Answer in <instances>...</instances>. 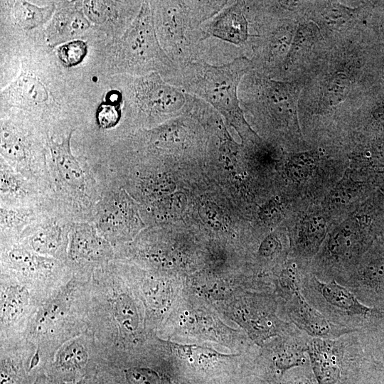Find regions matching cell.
Returning <instances> with one entry per match:
<instances>
[{
  "mask_svg": "<svg viewBox=\"0 0 384 384\" xmlns=\"http://www.w3.org/2000/svg\"><path fill=\"white\" fill-rule=\"evenodd\" d=\"M38 373L33 345L21 336L1 338L0 384H33Z\"/></svg>",
  "mask_w": 384,
  "mask_h": 384,
  "instance_id": "4fadbf2b",
  "label": "cell"
},
{
  "mask_svg": "<svg viewBox=\"0 0 384 384\" xmlns=\"http://www.w3.org/2000/svg\"><path fill=\"white\" fill-rule=\"evenodd\" d=\"M207 39L240 48L249 37L245 1H233L203 26Z\"/></svg>",
  "mask_w": 384,
  "mask_h": 384,
  "instance_id": "5bb4252c",
  "label": "cell"
},
{
  "mask_svg": "<svg viewBox=\"0 0 384 384\" xmlns=\"http://www.w3.org/2000/svg\"><path fill=\"white\" fill-rule=\"evenodd\" d=\"M316 159L311 153H301L291 157L287 164V174L296 183L307 180L313 173Z\"/></svg>",
  "mask_w": 384,
  "mask_h": 384,
  "instance_id": "f1b7e54d",
  "label": "cell"
},
{
  "mask_svg": "<svg viewBox=\"0 0 384 384\" xmlns=\"http://www.w3.org/2000/svg\"><path fill=\"white\" fill-rule=\"evenodd\" d=\"M89 278L73 272L67 282L39 305L21 334L36 348L42 372L63 343L87 330Z\"/></svg>",
  "mask_w": 384,
  "mask_h": 384,
  "instance_id": "6da1fadb",
  "label": "cell"
},
{
  "mask_svg": "<svg viewBox=\"0 0 384 384\" xmlns=\"http://www.w3.org/2000/svg\"><path fill=\"white\" fill-rule=\"evenodd\" d=\"M327 230L326 220L314 214L306 217L302 222L298 233L297 245L306 255H313L321 245Z\"/></svg>",
  "mask_w": 384,
  "mask_h": 384,
  "instance_id": "44dd1931",
  "label": "cell"
},
{
  "mask_svg": "<svg viewBox=\"0 0 384 384\" xmlns=\"http://www.w3.org/2000/svg\"><path fill=\"white\" fill-rule=\"evenodd\" d=\"M73 223L52 207L23 232L17 243L39 255L67 262Z\"/></svg>",
  "mask_w": 384,
  "mask_h": 384,
  "instance_id": "8fae6325",
  "label": "cell"
},
{
  "mask_svg": "<svg viewBox=\"0 0 384 384\" xmlns=\"http://www.w3.org/2000/svg\"><path fill=\"white\" fill-rule=\"evenodd\" d=\"M53 11V5L40 7L25 1H16L14 6L15 21L24 30H31L44 23Z\"/></svg>",
  "mask_w": 384,
  "mask_h": 384,
  "instance_id": "d4e9b609",
  "label": "cell"
},
{
  "mask_svg": "<svg viewBox=\"0 0 384 384\" xmlns=\"http://www.w3.org/2000/svg\"><path fill=\"white\" fill-rule=\"evenodd\" d=\"M306 351L319 384H336L341 373L336 342L314 337L309 342Z\"/></svg>",
  "mask_w": 384,
  "mask_h": 384,
  "instance_id": "e0dca14e",
  "label": "cell"
},
{
  "mask_svg": "<svg viewBox=\"0 0 384 384\" xmlns=\"http://www.w3.org/2000/svg\"><path fill=\"white\" fill-rule=\"evenodd\" d=\"M74 130L58 142L47 134L48 201L73 222L92 223L104 183L94 167L83 156H75L70 149Z\"/></svg>",
  "mask_w": 384,
  "mask_h": 384,
  "instance_id": "7a4b0ae2",
  "label": "cell"
},
{
  "mask_svg": "<svg viewBox=\"0 0 384 384\" xmlns=\"http://www.w3.org/2000/svg\"><path fill=\"white\" fill-rule=\"evenodd\" d=\"M170 346L180 358L200 366H209L227 356L210 348L196 345L171 343Z\"/></svg>",
  "mask_w": 384,
  "mask_h": 384,
  "instance_id": "4316f807",
  "label": "cell"
},
{
  "mask_svg": "<svg viewBox=\"0 0 384 384\" xmlns=\"http://www.w3.org/2000/svg\"><path fill=\"white\" fill-rule=\"evenodd\" d=\"M348 82L346 77L341 75L335 77L327 87L326 97L329 104L339 102L346 92Z\"/></svg>",
  "mask_w": 384,
  "mask_h": 384,
  "instance_id": "d6a6232c",
  "label": "cell"
},
{
  "mask_svg": "<svg viewBox=\"0 0 384 384\" xmlns=\"http://www.w3.org/2000/svg\"><path fill=\"white\" fill-rule=\"evenodd\" d=\"M93 384H114L110 382L105 381L104 380L100 379V378L95 376L93 379Z\"/></svg>",
  "mask_w": 384,
  "mask_h": 384,
  "instance_id": "74e56055",
  "label": "cell"
},
{
  "mask_svg": "<svg viewBox=\"0 0 384 384\" xmlns=\"http://www.w3.org/2000/svg\"><path fill=\"white\" fill-rule=\"evenodd\" d=\"M33 384H54L53 381L44 373H38Z\"/></svg>",
  "mask_w": 384,
  "mask_h": 384,
  "instance_id": "d590c367",
  "label": "cell"
},
{
  "mask_svg": "<svg viewBox=\"0 0 384 384\" xmlns=\"http://www.w3.org/2000/svg\"><path fill=\"white\" fill-rule=\"evenodd\" d=\"M122 100H106L101 103L96 112V121L102 129H110L117 126L122 116Z\"/></svg>",
  "mask_w": 384,
  "mask_h": 384,
  "instance_id": "f546056e",
  "label": "cell"
},
{
  "mask_svg": "<svg viewBox=\"0 0 384 384\" xmlns=\"http://www.w3.org/2000/svg\"><path fill=\"white\" fill-rule=\"evenodd\" d=\"M112 66L122 73L139 77L158 73L163 78L176 68L160 44L149 1L142 2L135 18L114 43Z\"/></svg>",
  "mask_w": 384,
  "mask_h": 384,
  "instance_id": "5b68a950",
  "label": "cell"
},
{
  "mask_svg": "<svg viewBox=\"0 0 384 384\" xmlns=\"http://www.w3.org/2000/svg\"><path fill=\"white\" fill-rule=\"evenodd\" d=\"M116 260L114 246L91 222H73L69 235L67 262L74 273L90 276Z\"/></svg>",
  "mask_w": 384,
  "mask_h": 384,
  "instance_id": "9c48e42d",
  "label": "cell"
},
{
  "mask_svg": "<svg viewBox=\"0 0 384 384\" xmlns=\"http://www.w3.org/2000/svg\"><path fill=\"white\" fill-rule=\"evenodd\" d=\"M306 361L304 351L295 345H287L275 354L274 363L276 368L284 371L292 367L303 365Z\"/></svg>",
  "mask_w": 384,
  "mask_h": 384,
  "instance_id": "1f68e13d",
  "label": "cell"
},
{
  "mask_svg": "<svg viewBox=\"0 0 384 384\" xmlns=\"http://www.w3.org/2000/svg\"><path fill=\"white\" fill-rule=\"evenodd\" d=\"M60 61L66 66L71 67L82 61L87 53L85 42L81 40H73L62 44L57 50Z\"/></svg>",
  "mask_w": 384,
  "mask_h": 384,
  "instance_id": "4dcf8cb0",
  "label": "cell"
},
{
  "mask_svg": "<svg viewBox=\"0 0 384 384\" xmlns=\"http://www.w3.org/2000/svg\"><path fill=\"white\" fill-rule=\"evenodd\" d=\"M277 246V242L272 238L269 239L265 244L264 247L262 248V251L265 255H269L272 253Z\"/></svg>",
  "mask_w": 384,
  "mask_h": 384,
  "instance_id": "e575fe53",
  "label": "cell"
},
{
  "mask_svg": "<svg viewBox=\"0 0 384 384\" xmlns=\"http://www.w3.org/2000/svg\"><path fill=\"white\" fill-rule=\"evenodd\" d=\"M358 224L353 218L347 219L336 227L329 235V252L334 257H346L353 252L358 237Z\"/></svg>",
  "mask_w": 384,
  "mask_h": 384,
  "instance_id": "7402d4cb",
  "label": "cell"
},
{
  "mask_svg": "<svg viewBox=\"0 0 384 384\" xmlns=\"http://www.w3.org/2000/svg\"><path fill=\"white\" fill-rule=\"evenodd\" d=\"M0 205L30 206L49 202L33 183L1 159Z\"/></svg>",
  "mask_w": 384,
  "mask_h": 384,
  "instance_id": "9a60e30c",
  "label": "cell"
},
{
  "mask_svg": "<svg viewBox=\"0 0 384 384\" xmlns=\"http://www.w3.org/2000/svg\"><path fill=\"white\" fill-rule=\"evenodd\" d=\"M132 85L139 119L144 122L171 120L185 112L189 95L165 81L159 73L137 77Z\"/></svg>",
  "mask_w": 384,
  "mask_h": 384,
  "instance_id": "52a82bcc",
  "label": "cell"
},
{
  "mask_svg": "<svg viewBox=\"0 0 384 384\" xmlns=\"http://www.w3.org/2000/svg\"><path fill=\"white\" fill-rule=\"evenodd\" d=\"M93 376L87 377L80 380L72 381V382H59L55 383L54 384H93Z\"/></svg>",
  "mask_w": 384,
  "mask_h": 384,
  "instance_id": "8d00e7d4",
  "label": "cell"
},
{
  "mask_svg": "<svg viewBox=\"0 0 384 384\" xmlns=\"http://www.w3.org/2000/svg\"><path fill=\"white\" fill-rule=\"evenodd\" d=\"M107 1H84L81 5V11L87 19L97 24L105 23L108 20L119 16L136 17L140 8L134 9L119 14L117 9V4Z\"/></svg>",
  "mask_w": 384,
  "mask_h": 384,
  "instance_id": "484cf974",
  "label": "cell"
},
{
  "mask_svg": "<svg viewBox=\"0 0 384 384\" xmlns=\"http://www.w3.org/2000/svg\"><path fill=\"white\" fill-rule=\"evenodd\" d=\"M230 2V0L149 1L160 44L176 65L196 60L208 62L210 41L203 26Z\"/></svg>",
  "mask_w": 384,
  "mask_h": 384,
  "instance_id": "277c9868",
  "label": "cell"
},
{
  "mask_svg": "<svg viewBox=\"0 0 384 384\" xmlns=\"http://www.w3.org/2000/svg\"><path fill=\"white\" fill-rule=\"evenodd\" d=\"M52 207L50 202L30 206L0 205L1 245L17 242L23 232Z\"/></svg>",
  "mask_w": 384,
  "mask_h": 384,
  "instance_id": "2e32d148",
  "label": "cell"
},
{
  "mask_svg": "<svg viewBox=\"0 0 384 384\" xmlns=\"http://www.w3.org/2000/svg\"><path fill=\"white\" fill-rule=\"evenodd\" d=\"M46 299L28 285L1 274V338L20 336L31 315Z\"/></svg>",
  "mask_w": 384,
  "mask_h": 384,
  "instance_id": "7c38bea8",
  "label": "cell"
},
{
  "mask_svg": "<svg viewBox=\"0 0 384 384\" xmlns=\"http://www.w3.org/2000/svg\"><path fill=\"white\" fill-rule=\"evenodd\" d=\"M90 27V22L78 8L59 9L47 28V39L55 46L75 40Z\"/></svg>",
  "mask_w": 384,
  "mask_h": 384,
  "instance_id": "d6986e66",
  "label": "cell"
},
{
  "mask_svg": "<svg viewBox=\"0 0 384 384\" xmlns=\"http://www.w3.org/2000/svg\"><path fill=\"white\" fill-rule=\"evenodd\" d=\"M8 88V93L19 103L37 105L48 98L43 85L31 75H21Z\"/></svg>",
  "mask_w": 384,
  "mask_h": 384,
  "instance_id": "cb8c5ba5",
  "label": "cell"
},
{
  "mask_svg": "<svg viewBox=\"0 0 384 384\" xmlns=\"http://www.w3.org/2000/svg\"><path fill=\"white\" fill-rule=\"evenodd\" d=\"M241 316L245 327L256 341H263L277 333L279 320L272 314L247 308L242 310Z\"/></svg>",
  "mask_w": 384,
  "mask_h": 384,
  "instance_id": "603a6c76",
  "label": "cell"
},
{
  "mask_svg": "<svg viewBox=\"0 0 384 384\" xmlns=\"http://www.w3.org/2000/svg\"><path fill=\"white\" fill-rule=\"evenodd\" d=\"M317 288L324 298L331 305L352 314L368 315L372 309L361 303L348 290L335 281L321 282L316 280Z\"/></svg>",
  "mask_w": 384,
  "mask_h": 384,
  "instance_id": "ffe728a7",
  "label": "cell"
},
{
  "mask_svg": "<svg viewBox=\"0 0 384 384\" xmlns=\"http://www.w3.org/2000/svg\"><path fill=\"white\" fill-rule=\"evenodd\" d=\"M292 294L290 316L302 329L315 338H329L346 332L333 326L326 318L313 308L302 296L299 290Z\"/></svg>",
  "mask_w": 384,
  "mask_h": 384,
  "instance_id": "ac0fdd59",
  "label": "cell"
},
{
  "mask_svg": "<svg viewBox=\"0 0 384 384\" xmlns=\"http://www.w3.org/2000/svg\"><path fill=\"white\" fill-rule=\"evenodd\" d=\"M316 31L315 27L311 25L304 24L299 26L283 61V69H287L303 51L311 46L317 36Z\"/></svg>",
  "mask_w": 384,
  "mask_h": 384,
  "instance_id": "83f0119b",
  "label": "cell"
},
{
  "mask_svg": "<svg viewBox=\"0 0 384 384\" xmlns=\"http://www.w3.org/2000/svg\"><path fill=\"white\" fill-rule=\"evenodd\" d=\"M176 66L165 81L210 105L240 134L256 135L245 120L238 93L242 80L253 70L251 60L242 55L218 65L196 60Z\"/></svg>",
  "mask_w": 384,
  "mask_h": 384,
  "instance_id": "3957f363",
  "label": "cell"
},
{
  "mask_svg": "<svg viewBox=\"0 0 384 384\" xmlns=\"http://www.w3.org/2000/svg\"><path fill=\"white\" fill-rule=\"evenodd\" d=\"M100 350L86 330L63 343L46 364L43 373L53 383L72 382L96 374Z\"/></svg>",
  "mask_w": 384,
  "mask_h": 384,
  "instance_id": "ba28073f",
  "label": "cell"
},
{
  "mask_svg": "<svg viewBox=\"0 0 384 384\" xmlns=\"http://www.w3.org/2000/svg\"><path fill=\"white\" fill-rule=\"evenodd\" d=\"M134 219L135 211L123 188L105 181L92 221L100 235L117 248L134 230Z\"/></svg>",
  "mask_w": 384,
  "mask_h": 384,
  "instance_id": "30bf717a",
  "label": "cell"
},
{
  "mask_svg": "<svg viewBox=\"0 0 384 384\" xmlns=\"http://www.w3.org/2000/svg\"><path fill=\"white\" fill-rule=\"evenodd\" d=\"M364 276L370 282L384 283V258L370 262L365 268Z\"/></svg>",
  "mask_w": 384,
  "mask_h": 384,
  "instance_id": "836d02e7",
  "label": "cell"
},
{
  "mask_svg": "<svg viewBox=\"0 0 384 384\" xmlns=\"http://www.w3.org/2000/svg\"><path fill=\"white\" fill-rule=\"evenodd\" d=\"M1 274L48 298L72 277L73 272L67 262L39 255L16 242L1 245Z\"/></svg>",
  "mask_w": 384,
  "mask_h": 384,
  "instance_id": "8992f818",
  "label": "cell"
}]
</instances>
